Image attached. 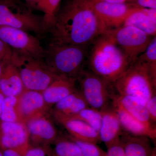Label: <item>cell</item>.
<instances>
[{"label":"cell","instance_id":"obj_22","mask_svg":"<svg viewBox=\"0 0 156 156\" xmlns=\"http://www.w3.org/2000/svg\"><path fill=\"white\" fill-rule=\"evenodd\" d=\"M44 103V97L40 92L27 90L23 94L20 107L23 114L29 115L41 108Z\"/></svg>","mask_w":156,"mask_h":156},{"label":"cell","instance_id":"obj_26","mask_svg":"<svg viewBox=\"0 0 156 156\" xmlns=\"http://www.w3.org/2000/svg\"><path fill=\"white\" fill-rule=\"evenodd\" d=\"M17 103L15 96L5 97L2 105L0 119L3 122H14L17 119L14 107Z\"/></svg>","mask_w":156,"mask_h":156},{"label":"cell","instance_id":"obj_40","mask_svg":"<svg viewBox=\"0 0 156 156\" xmlns=\"http://www.w3.org/2000/svg\"><path fill=\"white\" fill-rule=\"evenodd\" d=\"M153 156H156V153H155L153 155Z\"/></svg>","mask_w":156,"mask_h":156},{"label":"cell","instance_id":"obj_21","mask_svg":"<svg viewBox=\"0 0 156 156\" xmlns=\"http://www.w3.org/2000/svg\"><path fill=\"white\" fill-rule=\"evenodd\" d=\"M61 0H37L34 7L43 12L44 32H49L52 27Z\"/></svg>","mask_w":156,"mask_h":156},{"label":"cell","instance_id":"obj_31","mask_svg":"<svg viewBox=\"0 0 156 156\" xmlns=\"http://www.w3.org/2000/svg\"><path fill=\"white\" fill-rule=\"evenodd\" d=\"M0 53L11 60L13 54V50L8 45L0 40Z\"/></svg>","mask_w":156,"mask_h":156},{"label":"cell","instance_id":"obj_36","mask_svg":"<svg viewBox=\"0 0 156 156\" xmlns=\"http://www.w3.org/2000/svg\"><path fill=\"white\" fill-rule=\"evenodd\" d=\"M5 96L3 94L0 89V116H1V112H2V105L3 101L5 99Z\"/></svg>","mask_w":156,"mask_h":156},{"label":"cell","instance_id":"obj_35","mask_svg":"<svg viewBox=\"0 0 156 156\" xmlns=\"http://www.w3.org/2000/svg\"><path fill=\"white\" fill-rule=\"evenodd\" d=\"M99 1L109 3H121L127 2V1H128V0H99Z\"/></svg>","mask_w":156,"mask_h":156},{"label":"cell","instance_id":"obj_34","mask_svg":"<svg viewBox=\"0 0 156 156\" xmlns=\"http://www.w3.org/2000/svg\"><path fill=\"white\" fill-rule=\"evenodd\" d=\"M4 156H24L25 154L20 151L10 149H5L3 151Z\"/></svg>","mask_w":156,"mask_h":156},{"label":"cell","instance_id":"obj_25","mask_svg":"<svg viewBox=\"0 0 156 156\" xmlns=\"http://www.w3.org/2000/svg\"><path fill=\"white\" fill-rule=\"evenodd\" d=\"M52 156H83L79 146L73 140H62L56 143Z\"/></svg>","mask_w":156,"mask_h":156},{"label":"cell","instance_id":"obj_37","mask_svg":"<svg viewBox=\"0 0 156 156\" xmlns=\"http://www.w3.org/2000/svg\"><path fill=\"white\" fill-rule=\"evenodd\" d=\"M24 1L27 3L28 6L30 5L33 7L37 0H24Z\"/></svg>","mask_w":156,"mask_h":156},{"label":"cell","instance_id":"obj_7","mask_svg":"<svg viewBox=\"0 0 156 156\" xmlns=\"http://www.w3.org/2000/svg\"><path fill=\"white\" fill-rule=\"evenodd\" d=\"M76 80L80 86V91L89 107L103 112L112 106L116 92L112 84L84 69Z\"/></svg>","mask_w":156,"mask_h":156},{"label":"cell","instance_id":"obj_39","mask_svg":"<svg viewBox=\"0 0 156 156\" xmlns=\"http://www.w3.org/2000/svg\"><path fill=\"white\" fill-rule=\"evenodd\" d=\"M0 156H4L3 155V151L0 150Z\"/></svg>","mask_w":156,"mask_h":156},{"label":"cell","instance_id":"obj_5","mask_svg":"<svg viewBox=\"0 0 156 156\" xmlns=\"http://www.w3.org/2000/svg\"><path fill=\"white\" fill-rule=\"evenodd\" d=\"M11 62L16 66L26 89L43 92L57 76L44 58L13 50Z\"/></svg>","mask_w":156,"mask_h":156},{"label":"cell","instance_id":"obj_20","mask_svg":"<svg viewBox=\"0 0 156 156\" xmlns=\"http://www.w3.org/2000/svg\"><path fill=\"white\" fill-rule=\"evenodd\" d=\"M56 106L59 120L74 116L89 107L80 91L76 90L56 103Z\"/></svg>","mask_w":156,"mask_h":156},{"label":"cell","instance_id":"obj_6","mask_svg":"<svg viewBox=\"0 0 156 156\" xmlns=\"http://www.w3.org/2000/svg\"><path fill=\"white\" fill-rule=\"evenodd\" d=\"M0 26L9 27L41 35L44 33L42 17L19 0H0Z\"/></svg>","mask_w":156,"mask_h":156},{"label":"cell","instance_id":"obj_16","mask_svg":"<svg viewBox=\"0 0 156 156\" xmlns=\"http://www.w3.org/2000/svg\"><path fill=\"white\" fill-rule=\"evenodd\" d=\"M76 79L57 76L43 92L44 101L50 104L57 103L76 90Z\"/></svg>","mask_w":156,"mask_h":156},{"label":"cell","instance_id":"obj_19","mask_svg":"<svg viewBox=\"0 0 156 156\" xmlns=\"http://www.w3.org/2000/svg\"><path fill=\"white\" fill-rule=\"evenodd\" d=\"M113 102L124 109L129 114L142 122L156 126L151 122L145 104L137 98L127 95H121L116 92Z\"/></svg>","mask_w":156,"mask_h":156},{"label":"cell","instance_id":"obj_12","mask_svg":"<svg viewBox=\"0 0 156 156\" xmlns=\"http://www.w3.org/2000/svg\"><path fill=\"white\" fill-rule=\"evenodd\" d=\"M112 106L117 112L123 131L135 136H145L151 140L156 139V126L140 122L113 101Z\"/></svg>","mask_w":156,"mask_h":156},{"label":"cell","instance_id":"obj_30","mask_svg":"<svg viewBox=\"0 0 156 156\" xmlns=\"http://www.w3.org/2000/svg\"><path fill=\"white\" fill-rule=\"evenodd\" d=\"M107 148L108 156H125L120 140Z\"/></svg>","mask_w":156,"mask_h":156},{"label":"cell","instance_id":"obj_4","mask_svg":"<svg viewBox=\"0 0 156 156\" xmlns=\"http://www.w3.org/2000/svg\"><path fill=\"white\" fill-rule=\"evenodd\" d=\"M113 86L118 94L135 98L145 104L156 93V76L146 63L136 59Z\"/></svg>","mask_w":156,"mask_h":156},{"label":"cell","instance_id":"obj_15","mask_svg":"<svg viewBox=\"0 0 156 156\" xmlns=\"http://www.w3.org/2000/svg\"><path fill=\"white\" fill-rule=\"evenodd\" d=\"M25 89L17 68L11 61L4 65L0 76V89L5 97L16 96Z\"/></svg>","mask_w":156,"mask_h":156},{"label":"cell","instance_id":"obj_38","mask_svg":"<svg viewBox=\"0 0 156 156\" xmlns=\"http://www.w3.org/2000/svg\"><path fill=\"white\" fill-rule=\"evenodd\" d=\"M5 63V62H0V76H1L2 72L3 66H4V65Z\"/></svg>","mask_w":156,"mask_h":156},{"label":"cell","instance_id":"obj_27","mask_svg":"<svg viewBox=\"0 0 156 156\" xmlns=\"http://www.w3.org/2000/svg\"><path fill=\"white\" fill-rule=\"evenodd\" d=\"M136 59L145 62L148 66L151 72L156 76V37H154L144 53Z\"/></svg>","mask_w":156,"mask_h":156},{"label":"cell","instance_id":"obj_1","mask_svg":"<svg viewBox=\"0 0 156 156\" xmlns=\"http://www.w3.org/2000/svg\"><path fill=\"white\" fill-rule=\"evenodd\" d=\"M108 30L88 0H70L56 14L51 41L87 47Z\"/></svg>","mask_w":156,"mask_h":156},{"label":"cell","instance_id":"obj_2","mask_svg":"<svg viewBox=\"0 0 156 156\" xmlns=\"http://www.w3.org/2000/svg\"><path fill=\"white\" fill-rule=\"evenodd\" d=\"M92 44L87 58L88 69L113 84L130 66L129 58L107 30Z\"/></svg>","mask_w":156,"mask_h":156},{"label":"cell","instance_id":"obj_3","mask_svg":"<svg viewBox=\"0 0 156 156\" xmlns=\"http://www.w3.org/2000/svg\"><path fill=\"white\" fill-rule=\"evenodd\" d=\"M87 48L50 41L44 59L57 75L76 79L88 58Z\"/></svg>","mask_w":156,"mask_h":156},{"label":"cell","instance_id":"obj_18","mask_svg":"<svg viewBox=\"0 0 156 156\" xmlns=\"http://www.w3.org/2000/svg\"><path fill=\"white\" fill-rule=\"evenodd\" d=\"M156 9L140 8L128 17L123 25L130 26L156 36Z\"/></svg>","mask_w":156,"mask_h":156},{"label":"cell","instance_id":"obj_29","mask_svg":"<svg viewBox=\"0 0 156 156\" xmlns=\"http://www.w3.org/2000/svg\"><path fill=\"white\" fill-rule=\"evenodd\" d=\"M146 108L152 123L156 125V93L154 94L145 104Z\"/></svg>","mask_w":156,"mask_h":156},{"label":"cell","instance_id":"obj_23","mask_svg":"<svg viewBox=\"0 0 156 156\" xmlns=\"http://www.w3.org/2000/svg\"><path fill=\"white\" fill-rule=\"evenodd\" d=\"M28 128L31 134L45 140L53 139L56 136V131L52 124L44 119L32 120Z\"/></svg>","mask_w":156,"mask_h":156},{"label":"cell","instance_id":"obj_9","mask_svg":"<svg viewBox=\"0 0 156 156\" xmlns=\"http://www.w3.org/2000/svg\"><path fill=\"white\" fill-rule=\"evenodd\" d=\"M0 40L12 50L44 58V47L37 37L19 29L0 26Z\"/></svg>","mask_w":156,"mask_h":156},{"label":"cell","instance_id":"obj_10","mask_svg":"<svg viewBox=\"0 0 156 156\" xmlns=\"http://www.w3.org/2000/svg\"><path fill=\"white\" fill-rule=\"evenodd\" d=\"M90 6L108 30L120 27L128 17L139 8L137 4L113 3L99 0H88Z\"/></svg>","mask_w":156,"mask_h":156},{"label":"cell","instance_id":"obj_24","mask_svg":"<svg viewBox=\"0 0 156 156\" xmlns=\"http://www.w3.org/2000/svg\"><path fill=\"white\" fill-rule=\"evenodd\" d=\"M70 118H76L83 121L98 132L102 121V112L88 107Z\"/></svg>","mask_w":156,"mask_h":156},{"label":"cell","instance_id":"obj_33","mask_svg":"<svg viewBox=\"0 0 156 156\" xmlns=\"http://www.w3.org/2000/svg\"><path fill=\"white\" fill-rule=\"evenodd\" d=\"M24 156H47V154L43 149L40 148L27 149Z\"/></svg>","mask_w":156,"mask_h":156},{"label":"cell","instance_id":"obj_8","mask_svg":"<svg viewBox=\"0 0 156 156\" xmlns=\"http://www.w3.org/2000/svg\"><path fill=\"white\" fill-rule=\"evenodd\" d=\"M107 32L126 54L131 63L144 53L154 37L130 26L122 25L108 30Z\"/></svg>","mask_w":156,"mask_h":156},{"label":"cell","instance_id":"obj_32","mask_svg":"<svg viewBox=\"0 0 156 156\" xmlns=\"http://www.w3.org/2000/svg\"><path fill=\"white\" fill-rule=\"evenodd\" d=\"M136 2L141 8L156 9V0H136Z\"/></svg>","mask_w":156,"mask_h":156},{"label":"cell","instance_id":"obj_14","mask_svg":"<svg viewBox=\"0 0 156 156\" xmlns=\"http://www.w3.org/2000/svg\"><path fill=\"white\" fill-rule=\"evenodd\" d=\"M120 140L125 156H153L156 153L152 140L147 136H135L123 131Z\"/></svg>","mask_w":156,"mask_h":156},{"label":"cell","instance_id":"obj_17","mask_svg":"<svg viewBox=\"0 0 156 156\" xmlns=\"http://www.w3.org/2000/svg\"><path fill=\"white\" fill-rule=\"evenodd\" d=\"M59 120L71 134L73 138L95 144L101 142L98 132L83 121L75 118H66Z\"/></svg>","mask_w":156,"mask_h":156},{"label":"cell","instance_id":"obj_28","mask_svg":"<svg viewBox=\"0 0 156 156\" xmlns=\"http://www.w3.org/2000/svg\"><path fill=\"white\" fill-rule=\"evenodd\" d=\"M71 138L80 148L83 156H108L107 152L97 144L81 141L72 137Z\"/></svg>","mask_w":156,"mask_h":156},{"label":"cell","instance_id":"obj_13","mask_svg":"<svg viewBox=\"0 0 156 156\" xmlns=\"http://www.w3.org/2000/svg\"><path fill=\"white\" fill-rule=\"evenodd\" d=\"M101 112L102 121L98 133L101 142H103L107 148L119 140L123 130L112 105Z\"/></svg>","mask_w":156,"mask_h":156},{"label":"cell","instance_id":"obj_11","mask_svg":"<svg viewBox=\"0 0 156 156\" xmlns=\"http://www.w3.org/2000/svg\"><path fill=\"white\" fill-rule=\"evenodd\" d=\"M2 134L1 137V145L3 149H10L25 154L27 134L22 124L14 122H3Z\"/></svg>","mask_w":156,"mask_h":156},{"label":"cell","instance_id":"obj_41","mask_svg":"<svg viewBox=\"0 0 156 156\" xmlns=\"http://www.w3.org/2000/svg\"><path fill=\"white\" fill-rule=\"evenodd\" d=\"M0 145H1V136H0Z\"/></svg>","mask_w":156,"mask_h":156}]
</instances>
